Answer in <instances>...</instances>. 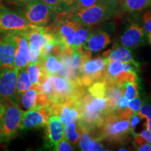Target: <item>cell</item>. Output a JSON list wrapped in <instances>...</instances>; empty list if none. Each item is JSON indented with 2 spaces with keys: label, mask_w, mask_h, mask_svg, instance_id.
<instances>
[{
  "label": "cell",
  "mask_w": 151,
  "mask_h": 151,
  "mask_svg": "<svg viewBox=\"0 0 151 151\" xmlns=\"http://www.w3.org/2000/svg\"><path fill=\"white\" fill-rule=\"evenodd\" d=\"M24 111L18 105H5V111L0 120V144L8 143L20 130Z\"/></svg>",
  "instance_id": "5"
},
{
  "label": "cell",
  "mask_w": 151,
  "mask_h": 151,
  "mask_svg": "<svg viewBox=\"0 0 151 151\" xmlns=\"http://www.w3.org/2000/svg\"><path fill=\"white\" fill-rule=\"evenodd\" d=\"M32 86V83L30 80L26 67L19 69L16 83L17 94L20 95L23 92L29 90Z\"/></svg>",
  "instance_id": "25"
},
{
  "label": "cell",
  "mask_w": 151,
  "mask_h": 151,
  "mask_svg": "<svg viewBox=\"0 0 151 151\" xmlns=\"http://www.w3.org/2000/svg\"><path fill=\"white\" fill-rule=\"evenodd\" d=\"M46 4L55 14H59L64 11L62 0H39Z\"/></svg>",
  "instance_id": "29"
},
{
  "label": "cell",
  "mask_w": 151,
  "mask_h": 151,
  "mask_svg": "<svg viewBox=\"0 0 151 151\" xmlns=\"http://www.w3.org/2000/svg\"><path fill=\"white\" fill-rule=\"evenodd\" d=\"M118 5V0H107L87 8L70 9L64 13L78 23L92 27L111 18L116 12Z\"/></svg>",
  "instance_id": "2"
},
{
  "label": "cell",
  "mask_w": 151,
  "mask_h": 151,
  "mask_svg": "<svg viewBox=\"0 0 151 151\" xmlns=\"http://www.w3.org/2000/svg\"><path fill=\"white\" fill-rule=\"evenodd\" d=\"M51 116L50 106H43L24 111L20 130L45 127Z\"/></svg>",
  "instance_id": "11"
},
{
  "label": "cell",
  "mask_w": 151,
  "mask_h": 151,
  "mask_svg": "<svg viewBox=\"0 0 151 151\" xmlns=\"http://www.w3.org/2000/svg\"><path fill=\"white\" fill-rule=\"evenodd\" d=\"M139 134L140 135L141 137H142L143 139L147 141V142L151 144V132L150 130L145 129L142 130Z\"/></svg>",
  "instance_id": "38"
},
{
  "label": "cell",
  "mask_w": 151,
  "mask_h": 151,
  "mask_svg": "<svg viewBox=\"0 0 151 151\" xmlns=\"http://www.w3.org/2000/svg\"><path fill=\"white\" fill-rule=\"evenodd\" d=\"M143 22V29L146 32H151V10L143 13L142 16Z\"/></svg>",
  "instance_id": "32"
},
{
  "label": "cell",
  "mask_w": 151,
  "mask_h": 151,
  "mask_svg": "<svg viewBox=\"0 0 151 151\" xmlns=\"http://www.w3.org/2000/svg\"><path fill=\"white\" fill-rule=\"evenodd\" d=\"M129 100L127 98H126L125 97H124L123 96V97H122L121 99H120V101H119L118 107H117L116 109H124V108H126V107H128V104H129Z\"/></svg>",
  "instance_id": "39"
},
{
  "label": "cell",
  "mask_w": 151,
  "mask_h": 151,
  "mask_svg": "<svg viewBox=\"0 0 151 151\" xmlns=\"http://www.w3.org/2000/svg\"><path fill=\"white\" fill-rule=\"evenodd\" d=\"M133 132L130 127L129 120L120 119L113 112L104 117L101 126L97 129V137L100 141L122 142Z\"/></svg>",
  "instance_id": "3"
},
{
  "label": "cell",
  "mask_w": 151,
  "mask_h": 151,
  "mask_svg": "<svg viewBox=\"0 0 151 151\" xmlns=\"http://www.w3.org/2000/svg\"><path fill=\"white\" fill-rule=\"evenodd\" d=\"M123 97V86L122 84L107 85L105 98L111 110L114 112L117 109L120 99Z\"/></svg>",
  "instance_id": "20"
},
{
  "label": "cell",
  "mask_w": 151,
  "mask_h": 151,
  "mask_svg": "<svg viewBox=\"0 0 151 151\" xmlns=\"http://www.w3.org/2000/svg\"><path fill=\"white\" fill-rule=\"evenodd\" d=\"M93 30L92 29L91 27L79 23L75 32L74 41H73L72 48H78V47L83 46L87 42Z\"/></svg>",
  "instance_id": "24"
},
{
  "label": "cell",
  "mask_w": 151,
  "mask_h": 151,
  "mask_svg": "<svg viewBox=\"0 0 151 151\" xmlns=\"http://www.w3.org/2000/svg\"><path fill=\"white\" fill-rule=\"evenodd\" d=\"M110 42L111 37L108 33L102 31H93L82 47L91 52H96L105 48Z\"/></svg>",
  "instance_id": "18"
},
{
  "label": "cell",
  "mask_w": 151,
  "mask_h": 151,
  "mask_svg": "<svg viewBox=\"0 0 151 151\" xmlns=\"http://www.w3.org/2000/svg\"><path fill=\"white\" fill-rule=\"evenodd\" d=\"M104 150V146L100 143V141L94 139L90 141L87 147V151H100Z\"/></svg>",
  "instance_id": "35"
},
{
  "label": "cell",
  "mask_w": 151,
  "mask_h": 151,
  "mask_svg": "<svg viewBox=\"0 0 151 151\" xmlns=\"http://www.w3.org/2000/svg\"><path fill=\"white\" fill-rule=\"evenodd\" d=\"M22 14L29 24L40 27H46L56 16L48 6L39 0H29L25 4Z\"/></svg>",
  "instance_id": "9"
},
{
  "label": "cell",
  "mask_w": 151,
  "mask_h": 151,
  "mask_svg": "<svg viewBox=\"0 0 151 151\" xmlns=\"http://www.w3.org/2000/svg\"><path fill=\"white\" fill-rule=\"evenodd\" d=\"M141 120V117L139 116L138 113H134L133 115H132L131 118H130L129 119L130 127H131V129L133 130V131H134V129L137 127V124L139 123V122H140Z\"/></svg>",
  "instance_id": "36"
},
{
  "label": "cell",
  "mask_w": 151,
  "mask_h": 151,
  "mask_svg": "<svg viewBox=\"0 0 151 151\" xmlns=\"http://www.w3.org/2000/svg\"><path fill=\"white\" fill-rule=\"evenodd\" d=\"M81 137V129L78 122H70L65 125V137L73 145L78 144Z\"/></svg>",
  "instance_id": "26"
},
{
  "label": "cell",
  "mask_w": 151,
  "mask_h": 151,
  "mask_svg": "<svg viewBox=\"0 0 151 151\" xmlns=\"http://www.w3.org/2000/svg\"><path fill=\"white\" fill-rule=\"evenodd\" d=\"M108 59L104 57H98L84 62L80 68L77 83L84 88H88L96 81L101 80Z\"/></svg>",
  "instance_id": "6"
},
{
  "label": "cell",
  "mask_w": 151,
  "mask_h": 151,
  "mask_svg": "<svg viewBox=\"0 0 151 151\" xmlns=\"http://www.w3.org/2000/svg\"><path fill=\"white\" fill-rule=\"evenodd\" d=\"M29 0H10V2L16 5H25Z\"/></svg>",
  "instance_id": "41"
},
{
  "label": "cell",
  "mask_w": 151,
  "mask_h": 151,
  "mask_svg": "<svg viewBox=\"0 0 151 151\" xmlns=\"http://www.w3.org/2000/svg\"><path fill=\"white\" fill-rule=\"evenodd\" d=\"M4 111H5V105L0 101V120H1V117H2L4 113Z\"/></svg>",
  "instance_id": "43"
},
{
  "label": "cell",
  "mask_w": 151,
  "mask_h": 151,
  "mask_svg": "<svg viewBox=\"0 0 151 151\" xmlns=\"http://www.w3.org/2000/svg\"><path fill=\"white\" fill-rule=\"evenodd\" d=\"M119 150H124V151H126V150H127V149L123 148V149H119Z\"/></svg>",
  "instance_id": "45"
},
{
  "label": "cell",
  "mask_w": 151,
  "mask_h": 151,
  "mask_svg": "<svg viewBox=\"0 0 151 151\" xmlns=\"http://www.w3.org/2000/svg\"><path fill=\"white\" fill-rule=\"evenodd\" d=\"M50 107L52 115L58 116L64 126L69 122H75L78 120L79 116L78 101L66 100L63 102L52 104Z\"/></svg>",
  "instance_id": "12"
},
{
  "label": "cell",
  "mask_w": 151,
  "mask_h": 151,
  "mask_svg": "<svg viewBox=\"0 0 151 151\" xmlns=\"http://www.w3.org/2000/svg\"><path fill=\"white\" fill-rule=\"evenodd\" d=\"M20 101L22 107L27 110L52 104L49 97L41 91L40 85H33L29 90L20 94Z\"/></svg>",
  "instance_id": "13"
},
{
  "label": "cell",
  "mask_w": 151,
  "mask_h": 151,
  "mask_svg": "<svg viewBox=\"0 0 151 151\" xmlns=\"http://www.w3.org/2000/svg\"><path fill=\"white\" fill-rule=\"evenodd\" d=\"M13 35L16 41L14 67L20 69L27 67L32 60L28 39L25 31L13 33Z\"/></svg>",
  "instance_id": "15"
},
{
  "label": "cell",
  "mask_w": 151,
  "mask_h": 151,
  "mask_svg": "<svg viewBox=\"0 0 151 151\" xmlns=\"http://www.w3.org/2000/svg\"><path fill=\"white\" fill-rule=\"evenodd\" d=\"M137 150L140 151H151V144L148 142L143 143L137 148Z\"/></svg>",
  "instance_id": "40"
},
{
  "label": "cell",
  "mask_w": 151,
  "mask_h": 151,
  "mask_svg": "<svg viewBox=\"0 0 151 151\" xmlns=\"http://www.w3.org/2000/svg\"><path fill=\"white\" fill-rule=\"evenodd\" d=\"M123 96L129 100L139 97V86L137 81H129L122 84Z\"/></svg>",
  "instance_id": "28"
},
{
  "label": "cell",
  "mask_w": 151,
  "mask_h": 151,
  "mask_svg": "<svg viewBox=\"0 0 151 151\" xmlns=\"http://www.w3.org/2000/svg\"><path fill=\"white\" fill-rule=\"evenodd\" d=\"M18 71V69L14 67L0 69V101L4 105L19 106L16 92Z\"/></svg>",
  "instance_id": "7"
},
{
  "label": "cell",
  "mask_w": 151,
  "mask_h": 151,
  "mask_svg": "<svg viewBox=\"0 0 151 151\" xmlns=\"http://www.w3.org/2000/svg\"><path fill=\"white\" fill-rule=\"evenodd\" d=\"M16 41L13 33L0 39V69L14 67Z\"/></svg>",
  "instance_id": "16"
},
{
  "label": "cell",
  "mask_w": 151,
  "mask_h": 151,
  "mask_svg": "<svg viewBox=\"0 0 151 151\" xmlns=\"http://www.w3.org/2000/svg\"><path fill=\"white\" fill-rule=\"evenodd\" d=\"M31 25L22 14L7 8L0 9V33L10 34L24 32Z\"/></svg>",
  "instance_id": "10"
},
{
  "label": "cell",
  "mask_w": 151,
  "mask_h": 151,
  "mask_svg": "<svg viewBox=\"0 0 151 151\" xmlns=\"http://www.w3.org/2000/svg\"><path fill=\"white\" fill-rule=\"evenodd\" d=\"M144 37V29L138 23L132 22L119 37L116 46L134 48L142 43Z\"/></svg>",
  "instance_id": "14"
},
{
  "label": "cell",
  "mask_w": 151,
  "mask_h": 151,
  "mask_svg": "<svg viewBox=\"0 0 151 151\" xmlns=\"http://www.w3.org/2000/svg\"><path fill=\"white\" fill-rule=\"evenodd\" d=\"M137 113L141 119L146 118L151 120V104H144L141 105L140 109Z\"/></svg>",
  "instance_id": "31"
},
{
  "label": "cell",
  "mask_w": 151,
  "mask_h": 151,
  "mask_svg": "<svg viewBox=\"0 0 151 151\" xmlns=\"http://www.w3.org/2000/svg\"><path fill=\"white\" fill-rule=\"evenodd\" d=\"M150 6L151 0H120V9L122 12H137Z\"/></svg>",
  "instance_id": "22"
},
{
  "label": "cell",
  "mask_w": 151,
  "mask_h": 151,
  "mask_svg": "<svg viewBox=\"0 0 151 151\" xmlns=\"http://www.w3.org/2000/svg\"><path fill=\"white\" fill-rule=\"evenodd\" d=\"M41 62L48 75H56L58 73L61 72L64 69L63 64L58 56L50 55L47 56Z\"/></svg>",
  "instance_id": "23"
},
{
  "label": "cell",
  "mask_w": 151,
  "mask_h": 151,
  "mask_svg": "<svg viewBox=\"0 0 151 151\" xmlns=\"http://www.w3.org/2000/svg\"><path fill=\"white\" fill-rule=\"evenodd\" d=\"M78 123L93 129H97L101 126L106 116L113 113L105 97H94L88 92L78 101Z\"/></svg>",
  "instance_id": "1"
},
{
  "label": "cell",
  "mask_w": 151,
  "mask_h": 151,
  "mask_svg": "<svg viewBox=\"0 0 151 151\" xmlns=\"http://www.w3.org/2000/svg\"><path fill=\"white\" fill-rule=\"evenodd\" d=\"M1 9V4H0V9Z\"/></svg>",
  "instance_id": "46"
},
{
  "label": "cell",
  "mask_w": 151,
  "mask_h": 151,
  "mask_svg": "<svg viewBox=\"0 0 151 151\" xmlns=\"http://www.w3.org/2000/svg\"><path fill=\"white\" fill-rule=\"evenodd\" d=\"M55 150L58 151H71L73 150V146H71L70 141L68 139H66L65 137H64L62 139L61 141L59 143L58 147L55 149Z\"/></svg>",
  "instance_id": "33"
},
{
  "label": "cell",
  "mask_w": 151,
  "mask_h": 151,
  "mask_svg": "<svg viewBox=\"0 0 151 151\" xmlns=\"http://www.w3.org/2000/svg\"><path fill=\"white\" fill-rule=\"evenodd\" d=\"M106 87V83L101 79L90 85L88 88V92L94 97H105Z\"/></svg>",
  "instance_id": "27"
},
{
  "label": "cell",
  "mask_w": 151,
  "mask_h": 151,
  "mask_svg": "<svg viewBox=\"0 0 151 151\" xmlns=\"http://www.w3.org/2000/svg\"><path fill=\"white\" fill-rule=\"evenodd\" d=\"M141 105H142V101L139 98L136 97L134 99L129 100V104H128V107L133 111L134 113H137L140 109Z\"/></svg>",
  "instance_id": "34"
},
{
  "label": "cell",
  "mask_w": 151,
  "mask_h": 151,
  "mask_svg": "<svg viewBox=\"0 0 151 151\" xmlns=\"http://www.w3.org/2000/svg\"><path fill=\"white\" fill-rule=\"evenodd\" d=\"M53 23L47 27L54 35L62 51L72 48L75 32L79 23L69 18L64 12L56 14Z\"/></svg>",
  "instance_id": "4"
},
{
  "label": "cell",
  "mask_w": 151,
  "mask_h": 151,
  "mask_svg": "<svg viewBox=\"0 0 151 151\" xmlns=\"http://www.w3.org/2000/svg\"><path fill=\"white\" fill-rule=\"evenodd\" d=\"M28 39V44L32 62L41 61V51L43 46L49 41L55 39L54 35L46 27H40L32 24L25 31Z\"/></svg>",
  "instance_id": "8"
},
{
  "label": "cell",
  "mask_w": 151,
  "mask_h": 151,
  "mask_svg": "<svg viewBox=\"0 0 151 151\" xmlns=\"http://www.w3.org/2000/svg\"><path fill=\"white\" fill-rule=\"evenodd\" d=\"M62 5H63V12L67 11L72 9L75 4L76 3L77 0H62Z\"/></svg>",
  "instance_id": "37"
},
{
  "label": "cell",
  "mask_w": 151,
  "mask_h": 151,
  "mask_svg": "<svg viewBox=\"0 0 151 151\" xmlns=\"http://www.w3.org/2000/svg\"><path fill=\"white\" fill-rule=\"evenodd\" d=\"M106 1H107V0H77L76 3L73 6V8L71 9L87 8V7L103 3Z\"/></svg>",
  "instance_id": "30"
},
{
  "label": "cell",
  "mask_w": 151,
  "mask_h": 151,
  "mask_svg": "<svg viewBox=\"0 0 151 151\" xmlns=\"http://www.w3.org/2000/svg\"><path fill=\"white\" fill-rule=\"evenodd\" d=\"M103 57L107 58L109 61L129 62L138 67V64L134 60L132 52L125 47L116 46L113 49L104 52Z\"/></svg>",
  "instance_id": "19"
},
{
  "label": "cell",
  "mask_w": 151,
  "mask_h": 151,
  "mask_svg": "<svg viewBox=\"0 0 151 151\" xmlns=\"http://www.w3.org/2000/svg\"><path fill=\"white\" fill-rule=\"evenodd\" d=\"M144 125H145V127H146V129L150 130L151 132V120L146 119V122H145L144 123Z\"/></svg>",
  "instance_id": "42"
},
{
  "label": "cell",
  "mask_w": 151,
  "mask_h": 151,
  "mask_svg": "<svg viewBox=\"0 0 151 151\" xmlns=\"http://www.w3.org/2000/svg\"><path fill=\"white\" fill-rule=\"evenodd\" d=\"M32 85H41L49 75L43 67L41 62H30L26 67Z\"/></svg>",
  "instance_id": "21"
},
{
  "label": "cell",
  "mask_w": 151,
  "mask_h": 151,
  "mask_svg": "<svg viewBox=\"0 0 151 151\" xmlns=\"http://www.w3.org/2000/svg\"><path fill=\"white\" fill-rule=\"evenodd\" d=\"M45 127L46 146L55 150L59 143L65 137V126L61 123L58 116L52 115Z\"/></svg>",
  "instance_id": "17"
},
{
  "label": "cell",
  "mask_w": 151,
  "mask_h": 151,
  "mask_svg": "<svg viewBox=\"0 0 151 151\" xmlns=\"http://www.w3.org/2000/svg\"><path fill=\"white\" fill-rule=\"evenodd\" d=\"M149 39H150V43H151V32L149 33Z\"/></svg>",
  "instance_id": "44"
}]
</instances>
